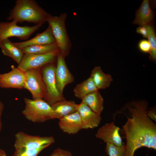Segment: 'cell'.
<instances>
[{
	"instance_id": "cell-14",
	"label": "cell",
	"mask_w": 156,
	"mask_h": 156,
	"mask_svg": "<svg viewBox=\"0 0 156 156\" xmlns=\"http://www.w3.org/2000/svg\"><path fill=\"white\" fill-rule=\"evenodd\" d=\"M59 120V127L64 133L74 134L83 129L81 118L77 111L62 117Z\"/></svg>"
},
{
	"instance_id": "cell-8",
	"label": "cell",
	"mask_w": 156,
	"mask_h": 156,
	"mask_svg": "<svg viewBox=\"0 0 156 156\" xmlns=\"http://www.w3.org/2000/svg\"><path fill=\"white\" fill-rule=\"evenodd\" d=\"M55 142V139L52 136L32 135L20 131L17 132L15 135L14 146L15 149H35L45 145H51Z\"/></svg>"
},
{
	"instance_id": "cell-22",
	"label": "cell",
	"mask_w": 156,
	"mask_h": 156,
	"mask_svg": "<svg viewBox=\"0 0 156 156\" xmlns=\"http://www.w3.org/2000/svg\"><path fill=\"white\" fill-rule=\"evenodd\" d=\"M24 54H43L58 49L55 43L47 45H32L21 49Z\"/></svg>"
},
{
	"instance_id": "cell-11",
	"label": "cell",
	"mask_w": 156,
	"mask_h": 156,
	"mask_svg": "<svg viewBox=\"0 0 156 156\" xmlns=\"http://www.w3.org/2000/svg\"><path fill=\"white\" fill-rule=\"evenodd\" d=\"M65 57L60 53L57 58L55 75L57 88L62 95L65 86L73 82L74 78L69 70L66 64Z\"/></svg>"
},
{
	"instance_id": "cell-18",
	"label": "cell",
	"mask_w": 156,
	"mask_h": 156,
	"mask_svg": "<svg viewBox=\"0 0 156 156\" xmlns=\"http://www.w3.org/2000/svg\"><path fill=\"white\" fill-rule=\"evenodd\" d=\"M90 77L99 90L107 88L113 81L111 75L104 73L100 66L94 67L91 72Z\"/></svg>"
},
{
	"instance_id": "cell-7",
	"label": "cell",
	"mask_w": 156,
	"mask_h": 156,
	"mask_svg": "<svg viewBox=\"0 0 156 156\" xmlns=\"http://www.w3.org/2000/svg\"><path fill=\"white\" fill-rule=\"evenodd\" d=\"M59 53L57 49L43 54H24L17 68L25 72L30 69L40 68L48 64L54 63Z\"/></svg>"
},
{
	"instance_id": "cell-19",
	"label": "cell",
	"mask_w": 156,
	"mask_h": 156,
	"mask_svg": "<svg viewBox=\"0 0 156 156\" xmlns=\"http://www.w3.org/2000/svg\"><path fill=\"white\" fill-rule=\"evenodd\" d=\"M0 48L4 55L12 58L18 64L20 63L24 53L21 49L16 47L8 39L0 42Z\"/></svg>"
},
{
	"instance_id": "cell-31",
	"label": "cell",
	"mask_w": 156,
	"mask_h": 156,
	"mask_svg": "<svg viewBox=\"0 0 156 156\" xmlns=\"http://www.w3.org/2000/svg\"><path fill=\"white\" fill-rule=\"evenodd\" d=\"M59 156H73L72 153L69 151L62 149Z\"/></svg>"
},
{
	"instance_id": "cell-3",
	"label": "cell",
	"mask_w": 156,
	"mask_h": 156,
	"mask_svg": "<svg viewBox=\"0 0 156 156\" xmlns=\"http://www.w3.org/2000/svg\"><path fill=\"white\" fill-rule=\"evenodd\" d=\"M67 16L65 13L57 16L49 14L47 21L51 28L60 53L65 57L69 55L72 46L65 25Z\"/></svg>"
},
{
	"instance_id": "cell-9",
	"label": "cell",
	"mask_w": 156,
	"mask_h": 156,
	"mask_svg": "<svg viewBox=\"0 0 156 156\" xmlns=\"http://www.w3.org/2000/svg\"><path fill=\"white\" fill-rule=\"evenodd\" d=\"M24 88L29 91L33 99H43L46 95V89L40 68L29 70L25 72Z\"/></svg>"
},
{
	"instance_id": "cell-27",
	"label": "cell",
	"mask_w": 156,
	"mask_h": 156,
	"mask_svg": "<svg viewBox=\"0 0 156 156\" xmlns=\"http://www.w3.org/2000/svg\"><path fill=\"white\" fill-rule=\"evenodd\" d=\"M136 32L142 35L144 38H148V34L145 26H139L136 28Z\"/></svg>"
},
{
	"instance_id": "cell-28",
	"label": "cell",
	"mask_w": 156,
	"mask_h": 156,
	"mask_svg": "<svg viewBox=\"0 0 156 156\" xmlns=\"http://www.w3.org/2000/svg\"><path fill=\"white\" fill-rule=\"evenodd\" d=\"M147 114L151 120L156 122V115L155 109L153 108L148 110L147 109Z\"/></svg>"
},
{
	"instance_id": "cell-16",
	"label": "cell",
	"mask_w": 156,
	"mask_h": 156,
	"mask_svg": "<svg viewBox=\"0 0 156 156\" xmlns=\"http://www.w3.org/2000/svg\"><path fill=\"white\" fill-rule=\"evenodd\" d=\"M153 19V13L150 7L149 1L144 0L136 12L132 23L144 26L150 25Z\"/></svg>"
},
{
	"instance_id": "cell-6",
	"label": "cell",
	"mask_w": 156,
	"mask_h": 156,
	"mask_svg": "<svg viewBox=\"0 0 156 156\" xmlns=\"http://www.w3.org/2000/svg\"><path fill=\"white\" fill-rule=\"evenodd\" d=\"M17 24L14 20L10 22H0V42L12 37H16L22 40H26L43 24H39L32 26H20Z\"/></svg>"
},
{
	"instance_id": "cell-20",
	"label": "cell",
	"mask_w": 156,
	"mask_h": 156,
	"mask_svg": "<svg viewBox=\"0 0 156 156\" xmlns=\"http://www.w3.org/2000/svg\"><path fill=\"white\" fill-rule=\"evenodd\" d=\"M81 100L93 111L101 115L104 109V99L99 90L88 94Z\"/></svg>"
},
{
	"instance_id": "cell-24",
	"label": "cell",
	"mask_w": 156,
	"mask_h": 156,
	"mask_svg": "<svg viewBox=\"0 0 156 156\" xmlns=\"http://www.w3.org/2000/svg\"><path fill=\"white\" fill-rule=\"evenodd\" d=\"M106 144L105 151L108 156H126L125 145L120 146L109 143Z\"/></svg>"
},
{
	"instance_id": "cell-17",
	"label": "cell",
	"mask_w": 156,
	"mask_h": 156,
	"mask_svg": "<svg viewBox=\"0 0 156 156\" xmlns=\"http://www.w3.org/2000/svg\"><path fill=\"white\" fill-rule=\"evenodd\" d=\"M78 104L74 101L64 100L51 106L54 119H58L77 111Z\"/></svg>"
},
{
	"instance_id": "cell-10",
	"label": "cell",
	"mask_w": 156,
	"mask_h": 156,
	"mask_svg": "<svg viewBox=\"0 0 156 156\" xmlns=\"http://www.w3.org/2000/svg\"><path fill=\"white\" fill-rule=\"evenodd\" d=\"M9 72L0 74V87L3 88H24L25 72L13 65Z\"/></svg>"
},
{
	"instance_id": "cell-5",
	"label": "cell",
	"mask_w": 156,
	"mask_h": 156,
	"mask_svg": "<svg viewBox=\"0 0 156 156\" xmlns=\"http://www.w3.org/2000/svg\"><path fill=\"white\" fill-rule=\"evenodd\" d=\"M55 67L53 63H50L44 66L41 70L46 89V95L43 100L51 106L65 100L57 88L55 75Z\"/></svg>"
},
{
	"instance_id": "cell-25",
	"label": "cell",
	"mask_w": 156,
	"mask_h": 156,
	"mask_svg": "<svg viewBox=\"0 0 156 156\" xmlns=\"http://www.w3.org/2000/svg\"><path fill=\"white\" fill-rule=\"evenodd\" d=\"M50 145L47 144L35 149L18 148L15 149L13 156H37L43 150Z\"/></svg>"
},
{
	"instance_id": "cell-26",
	"label": "cell",
	"mask_w": 156,
	"mask_h": 156,
	"mask_svg": "<svg viewBox=\"0 0 156 156\" xmlns=\"http://www.w3.org/2000/svg\"><path fill=\"white\" fill-rule=\"evenodd\" d=\"M138 47L141 52L145 53H150L151 50L150 44L148 40L143 39L140 40L138 44Z\"/></svg>"
},
{
	"instance_id": "cell-23",
	"label": "cell",
	"mask_w": 156,
	"mask_h": 156,
	"mask_svg": "<svg viewBox=\"0 0 156 156\" xmlns=\"http://www.w3.org/2000/svg\"><path fill=\"white\" fill-rule=\"evenodd\" d=\"M146 27L148 34V41L150 44L151 50L149 53V59L154 62L156 60V38L153 27L150 25H146Z\"/></svg>"
},
{
	"instance_id": "cell-4",
	"label": "cell",
	"mask_w": 156,
	"mask_h": 156,
	"mask_svg": "<svg viewBox=\"0 0 156 156\" xmlns=\"http://www.w3.org/2000/svg\"><path fill=\"white\" fill-rule=\"evenodd\" d=\"M25 106L22 113L28 120L42 123L54 119L51 106L43 99L24 98Z\"/></svg>"
},
{
	"instance_id": "cell-29",
	"label": "cell",
	"mask_w": 156,
	"mask_h": 156,
	"mask_svg": "<svg viewBox=\"0 0 156 156\" xmlns=\"http://www.w3.org/2000/svg\"><path fill=\"white\" fill-rule=\"evenodd\" d=\"M4 109V106L3 103L0 100V132L2 128V124L1 121V117L3 111Z\"/></svg>"
},
{
	"instance_id": "cell-13",
	"label": "cell",
	"mask_w": 156,
	"mask_h": 156,
	"mask_svg": "<svg viewBox=\"0 0 156 156\" xmlns=\"http://www.w3.org/2000/svg\"><path fill=\"white\" fill-rule=\"evenodd\" d=\"M77 111L80 116L83 129H92L99 126L101 123V115L93 111L84 103L78 104Z\"/></svg>"
},
{
	"instance_id": "cell-2",
	"label": "cell",
	"mask_w": 156,
	"mask_h": 156,
	"mask_svg": "<svg viewBox=\"0 0 156 156\" xmlns=\"http://www.w3.org/2000/svg\"><path fill=\"white\" fill-rule=\"evenodd\" d=\"M49 14L34 0H17L7 19L14 20L17 23L27 21L43 24L47 21Z\"/></svg>"
},
{
	"instance_id": "cell-15",
	"label": "cell",
	"mask_w": 156,
	"mask_h": 156,
	"mask_svg": "<svg viewBox=\"0 0 156 156\" xmlns=\"http://www.w3.org/2000/svg\"><path fill=\"white\" fill-rule=\"evenodd\" d=\"M55 43V40L51 28L48 25L45 31L37 34L33 38L23 42H13V43L16 47L21 49L31 46L47 45Z\"/></svg>"
},
{
	"instance_id": "cell-32",
	"label": "cell",
	"mask_w": 156,
	"mask_h": 156,
	"mask_svg": "<svg viewBox=\"0 0 156 156\" xmlns=\"http://www.w3.org/2000/svg\"><path fill=\"white\" fill-rule=\"evenodd\" d=\"M0 156H7L5 151L1 148H0Z\"/></svg>"
},
{
	"instance_id": "cell-1",
	"label": "cell",
	"mask_w": 156,
	"mask_h": 156,
	"mask_svg": "<svg viewBox=\"0 0 156 156\" xmlns=\"http://www.w3.org/2000/svg\"><path fill=\"white\" fill-rule=\"evenodd\" d=\"M130 116L122 126L126 139V156H134L142 147L156 149V124L147 114V102H132L127 106Z\"/></svg>"
},
{
	"instance_id": "cell-12",
	"label": "cell",
	"mask_w": 156,
	"mask_h": 156,
	"mask_svg": "<svg viewBox=\"0 0 156 156\" xmlns=\"http://www.w3.org/2000/svg\"><path fill=\"white\" fill-rule=\"evenodd\" d=\"M120 128L114 124V122L107 123L99 129L95 137L105 143H109L122 146L123 145L120 134Z\"/></svg>"
},
{
	"instance_id": "cell-30",
	"label": "cell",
	"mask_w": 156,
	"mask_h": 156,
	"mask_svg": "<svg viewBox=\"0 0 156 156\" xmlns=\"http://www.w3.org/2000/svg\"><path fill=\"white\" fill-rule=\"evenodd\" d=\"M62 150V149L59 148L56 149L53 151L50 156H59Z\"/></svg>"
},
{
	"instance_id": "cell-21",
	"label": "cell",
	"mask_w": 156,
	"mask_h": 156,
	"mask_svg": "<svg viewBox=\"0 0 156 156\" xmlns=\"http://www.w3.org/2000/svg\"><path fill=\"white\" fill-rule=\"evenodd\" d=\"M90 77L78 84L73 89L75 96L81 99L88 94L99 90Z\"/></svg>"
}]
</instances>
